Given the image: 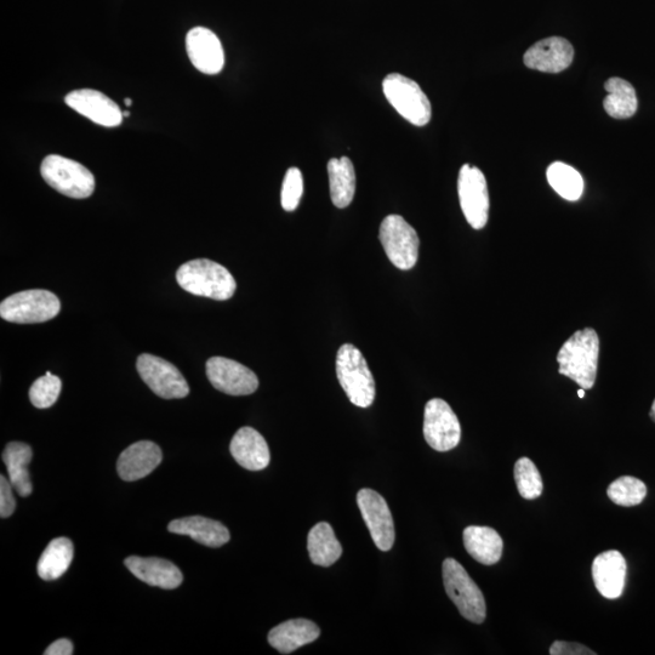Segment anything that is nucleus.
<instances>
[{
	"label": "nucleus",
	"mask_w": 655,
	"mask_h": 655,
	"mask_svg": "<svg viewBox=\"0 0 655 655\" xmlns=\"http://www.w3.org/2000/svg\"><path fill=\"white\" fill-rule=\"evenodd\" d=\"M600 357V338L595 329L585 328L575 332L557 355L558 373L572 379L584 390L595 385Z\"/></svg>",
	"instance_id": "obj_1"
},
{
	"label": "nucleus",
	"mask_w": 655,
	"mask_h": 655,
	"mask_svg": "<svg viewBox=\"0 0 655 655\" xmlns=\"http://www.w3.org/2000/svg\"><path fill=\"white\" fill-rule=\"evenodd\" d=\"M176 281L190 294L219 301L231 299L237 289L231 272L208 259L186 262L176 272Z\"/></svg>",
	"instance_id": "obj_2"
},
{
	"label": "nucleus",
	"mask_w": 655,
	"mask_h": 655,
	"mask_svg": "<svg viewBox=\"0 0 655 655\" xmlns=\"http://www.w3.org/2000/svg\"><path fill=\"white\" fill-rule=\"evenodd\" d=\"M336 375L338 380L356 407L368 408L375 401V380L368 367L366 358L356 346L345 344L336 355Z\"/></svg>",
	"instance_id": "obj_3"
},
{
	"label": "nucleus",
	"mask_w": 655,
	"mask_h": 655,
	"mask_svg": "<svg viewBox=\"0 0 655 655\" xmlns=\"http://www.w3.org/2000/svg\"><path fill=\"white\" fill-rule=\"evenodd\" d=\"M444 589L459 612L471 623L482 624L487 617L486 600L469 573L454 558L442 565Z\"/></svg>",
	"instance_id": "obj_4"
},
{
	"label": "nucleus",
	"mask_w": 655,
	"mask_h": 655,
	"mask_svg": "<svg viewBox=\"0 0 655 655\" xmlns=\"http://www.w3.org/2000/svg\"><path fill=\"white\" fill-rule=\"evenodd\" d=\"M42 178L61 195L84 199L93 195L95 178L83 164L59 155L44 158L41 167Z\"/></svg>",
	"instance_id": "obj_5"
},
{
	"label": "nucleus",
	"mask_w": 655,
	"mask_h": 655,
	"mask_svg": "<svg viewBox=\"0 0 655 655\" xmlns=\"http://www.w3.org/2000/svg\"><path fill=\"white\" fill-rule=\"evenodd\" d=\"M60 310L58 296L43 289L16 293L0 304L3 320L17 324L48 322L58 316Z\"/></svg>",
	"instance_id": "obj_6"
},
{
	"label": "nucleus",
	"mask_w": 655,
	"mask_h": 655,
	"mask_svg": "<svg viewBox=\"0 0 655 655\" xmlns=\"http://www.w3.org/2000/svg\"><path fill=\"white\" fill-rule=\"evenodd\" d=\"M383 90L390 105L409 123L417 127L429 124L432 116L430 100L413 79L391 73L384 79Z\"/></svg>",
	"instance_id": "obj_7"
},
{
	"label": "nucleus",
	"mask_w": 655,
	"mask_h": 655,
	"mask_svg": "<svg viewBox=\"0 0 655 655\" xmlns=\"http://www.w3.org/2000/svg\"><path fill=\"white\" fill-rule=\"evenodd\" d=\"M379 239L387 258L397 269L408 271L417 265L419 236L402 216H386L380 225Z\"/></svg>",
	"instance_id": "obj_8"
},
{
	"label": "nucleus",
	"mask_w": 655,
	"mask_h": 655,
	"mask_svg": "<svg viewBox=\"0 0 655 655\" xmlns=\"http://www.w3.org/2000/svg\"><path fill=\"white\" fill-rule=\"evenodd\" d=\"M458 195L461 210L472 229L482 230L489 218V192L486 176L477 167L465 164L460 169Z\"/></svg>",
	"instance_id": "obj_9"
},
{
	"label": "nucleus",
	"mask_w": 655,
	"mask_h": 655,
	"mask_svg": "<svg viewBox=\"0 0 655 655\" xmlns=\"http://www.w3.org/2000/svg\"><path fill=\"white\" fill-rule=\"evenodd\" d=\"M136 368L144 383L164 400H179L190 393V386L180 370L161 357L144 353L138 358Z\"/></svg>",
	"instance_id": "obj_10"
},
{
	"label": "nucleus",
	"mask_w": 655,
	"mask_h": 655,
	"mask_svg": "<svg viewBox=\"0 0 655 655\" xmlns=\"http://www.w3.org/2000/svg\"><path fill=\"white\" fill-rule=\"evenodd\" d=\"M424 437L437 452L452 451L461 440V426L457 415L446 401L434 398L426 403Z\"/></svg>",
	"instance_id": "obj_11"
},
{
	"label": "nucleus",
	"mask_w": 655,
	"mask_h": 655,
	"mask_svg": "<svg viewBox=\"0 0 655 655\" xmlns=\"http://www.w3.org/2000/svg\"><path fill=\"white\" fill-rule=\"evenodd\" d=\"M357 503L374 544L381 551H390L395 544L396 534L386 500L373 489H362L357 494Z\"/></svg>",
	"instance_id": "obj_12"
},
{
	"label": "nucleus",
	"mask_w": 655,
	"mask_h": 655,
	"mask_svg": "<svg viewBox=\"0 0 655 655\" xmlns=\"http://www.w3.org/2000/svg\"><path fill=\"white\" fill-rule=\"evenodd\" d=\"M207 377L216 390L230 396L252 395L259 387V379L253 370L225 357L210 358Z\"/></svg>",
	"instance_id": "obj_13"
},
{
	"label": "nucleus",
	"mask_w": 655,
	"mask_h": 655,
	"mask_svg": "<svg viewBox=\"0 0 655 655\" xmlns=\"http://www.w3.org/2000/svg\"><path fill=\"white\" fill-rule=\"evenodd\" d=\"M66 105L89 121L101 127L115 128L123 122V112L115 101L98 90L71 91L65 98Z\"/></svg>",
	"instance_id": "obj_14"
},
{
	"label": "nucleus",
	"mask_w": 655,
	"mask_h": 655,
	"mask_svg": "<svg viewBox=\"0 0 655 655\" xmlns=\"http://www.w3.org/2000/svg\"><path fill=\"white\" fill-rule=\"evenodd\" d=\"M574 48L562 37H550L532 45L524 54V65L531 70L560 73L573 64Z\"/></svg>",
	"instance_id": "obj_15"
},
{
	"label": "nucleus",
	"mask_w": 655,
	"mask_h": 655,
	"mask_svg": "<svg viewBox=\"0 0 655 655\" xmlns=\"http://www.w3.org/2000/svg\"><path fill=\"white\" fill-rule=\"evenodd\" d=\"M187 55L192 65L204 74H218L225 65L220 39L205 27H195L186 36Z\"/></svg>",
	"instance_id": "obj_16"
},
{
	"label": "nucleus",
	"mask_w": 655,
	"mask_h": 655,
	"mask_svg": "<svg viewBox=\"0 0 655 655\" xmlns=\"http://www.w3.org/2000/svg\"><path fill=\"white\" fill-rule=\"evenodd\" d=\"M163 460L161 448L151 441L131 444L118 459L117 470L123 481L135 482L155 471Z\"/></svg>",
	"instance_id": "obj_17"
},
{
	"label": "nucleus",
	"mask_w": 655,
	"mask_h": 655,
	"mask_svg": "<svg viewBox=\"0 0 655 655\" xmlns=\"http://www.w3.org/2000/svg\"><path fill=\"white\" fill-rule=\"evenodd\" d=\"M626 571L625 558L619 551L603 552L592 563V578L596 589L608 600H617L623 595Z\"/></svg>",
	"instance_id": "obj_18"
},
{
	"label": "nucleus",
	"mask_w": 655,
	"mask_h": 655,
	"mask_svg": "<svg viewBox=\"0 0 655 655\" xmlns=\"http://www.w3.org/2000/svg\"><path fill=\"white\" fill-rule=\"evenodd\" d=\"M124 563L141 582L164 590L179 588L184 580L180 569L163 558L131 556Z\"/></svg>",
	"instance_id": "obj_19"
},
{
	"label": "nucleus",
	"mask_w": 655,
	"mask_h": 655,
	"mask_svg": "<svg viewBox=\"0 0 655 655\" xmlns=\"http://www.w3.org/2000/svg\"><path fill=\"white\" fill-rule=\"evenodd\" d=\"M230 451L233 459L249 471H261L270 465L269 444L253 427H242L233 436Z\"/></svg>",
	"instance_id": "obj_20"
},
{
	"label": "nucleus",
	"mask_w": 655,
	"mask_h": 655,
	"mask_svg": "<svg viewBox=\"0 0 655 655\" xmlns=\"http://www.w3.org/2000/svg\"><path fill=\"white\" fill-rule=\"evenodd\" d=\"M170 533L187 535L208 548H220L229 543L231 535L224 524L202 516L179 518L169 523Z\"/></svg>",
	"instance_id": "obj_21"
},
{
	"label": "nucleus",
	"mask_w": 655,
	"mask_h": 655,
	"mask_svg": "<svg viewBox=\"0 0 655 655\" xmlns=\"http://www.w3.org/2000/svg\"><path fill=\"white\" fill-rule=\"evenodd\" d=\"M320 635V628L311 620L292 619L270 631L269 643L279 653L290 654L315 642Z\"/></svg>",
	"instance_id": "obj_22"
},
{
	"label": "nucleus",
	"mask_w": 655,
	"mask_h": 655,
	"mask_svg": "<svg viewBox=\"0 0 655 655\" xmlns=\"http://www.w3.org/2000/svg\"><path fill=\"white\" fill-rule=\"evenodd\" d=\"M464 545L469 555L484 566H493L503 555L504 541L497 531L489 527H467Z\"/></svg>",
	"instance_id": "obj_23"
},
{
	"label": "nucleus",
	"mask_w": 655,
	"mask_h": 655,
	"mask_svg": "<svg viewBox=\"0 0 655 655\" xmlns=\"http://www.w3.org/2000/svg\"><path fill=\"white\" fill-rule=\"evenodd\" d=\"M32 458V448L26 443L11 442L3 452V461L7 466L11 486L22 498L30 497L33 492L30 472H28V465Z\"/></svg>",
	"instance_id": "obj_24"
},
{
	"label": "nucleus",
	"mask_w": 655,
	"mask_h": 655,
	"mask_svg": "<svg viewBox=\"0 0 655 655\" xmlns=\"http://www.w3.org/2000/svg\"><path fill=\"white\" fill-rule=\"evenodd\" d=\"M330 197L336 208L349 207L356 193L355 167L350 158L330 159L328 163Z\"/></svg>",
	"instance_id": "obj_25"
},
{
	"label": "nucleus",
	"mask_w": 655,
	"mask_h": 655,
	"mask_svg": "<svg viewBox=\"0 0 655 655\" xmlns=\"http://www.w3.org/2000/svg\"><path fill=\"white\" fill-rule=\"evenodd\" d=\"M307 549L313 565L333 566L343 555V548L336 539L332 526L327 522L316 524L307 538Z\"/></svg>",
	"instance_id": "obj_26"
},
{
	"label": "nucleus",
	"mask_w": 655,
	"mask_h": 655,
	"mask_svg": "<svg viewBox=\"0 0 655 655\" xmlns=\"http://www.w3.org/2000/svg\"><path fill=\"white\" fill-rule=\"evenodd\" d=\"M74 557L73 544L70 539L58 538L50 541L47 549L39 558L37 572L45 582L59 579L70 568Z\"/></svg>",
	"instance_id": "obj_27"
},
{
	"label": "nucleus",
	"mask_w": 655,
	"mask_h": 655,
	"mask_svg": "<svg viewBox=\"0 0 655 655\" xmlns=\"http://www.w3.org/2000/svg\"><path fill=\"white\" fill-rule=\"evenodd\" d=\"M605 89L608 95L603 100V108L608 116L626 119L635 115L639 100L635 88L628 81L618 77L608 79Z\"/></svg>",
	"instance_id": "obj_28"
},
{
	"label": "nucleus",
	"mask_w": 655,
	"mask_h": 655,
	"mask_svg": "<svg viewBox=\"0 0 655 655\" xmlns=\"http://www.w3.org/2000/svg\"><path fill=\"white\" fill-rule=\"evenodd\" d=\"M546 178L552 189L569 202L578 201L583 196V176L571 165L562 162L552 163L546 172Z\"/></svg>",
	"instance_id": "obj_29"
},
{
	"label": "nucleus",
	"mask_w": 655,
	"mask_h": 655,
	"mask_svg": "<svg viewBox=\"0 0 655 655\" xmlns=\"http://www.w3.org/2000/svg\"><path fill=\"white\" fill-rule=\"evenodd\" d=\"M607 494L614 504L630 508L642 503L647 495V487L639 478L624 476L608 487Z\"/></svg>",
	"instance_id": "obj_30"
},
{
	"label": "nucleus",
	"mask_w": 655,
	"mask_h": 655,
	"mask_svg": "<svg viewBox=\"0 0 655 655\" xmlns=\"http://www.w3.org/2000/svg\"><path fill=\"white\" fill-rule=\"evenodd\" d=\"M515 481L518 493L523 499L533 500L540 497L544 491L543 478L533 461L528 458L517 460L515 465Z\"/></svg>",
	"instance_id": "obj_31"
},
{
	"label": "nucleus",
	"mask_w": 655,
	"mask_h": 655,
	"mask_svg": "<svg viewBox=\"0 0 655 655\" xmlns=\"http://www.w3.org/2000/svg\"><path fill=\"white\" fill-rule=\"evenodd\" d=\"M61 389L62 383L60 378L47 372L44 377L34 381L31 386V403L38 409L50 408L51 406H54L56 401H58Z\"/></svg>",
	"instance_id": "obj_32"
},
{
	"label": "nucleus",
	"mask_w": 655,
	"mask_h": 655,
	"mask_svg": "<svg viewBox=\"0 0 655 655\" xmlns=\"http://www.w3.org/2000/svg\"><path fill=\"white\" fill-rule=\"evenodd\" d=\"M304 193V178L300 169L290 168L284 176L281 203L286 212H294L299 207L300 199Z\"/></svg>",
	"instance_id": "obj_33"
},
{
	"label": "nucleus",
	"mask_w": 655,
	"mask_h": 655,
	"mask_svg": "<svg viewBox=\"0 0 655 655\" xmlns=\"http://www.w3.org/2000/svg\"><path fill=\"white\" fill-rule=\"evenodd\" d=\"M13 486L9 478L0 476V516L8 518L14 514L16 509V500L14 498Z\"/></svg>",
	"instance_id": "obj_34"
},
{
	"label": "nucleus",
	"mask_w": 655,
	"mask_h": 655,
	"mask_svg": "<svg viewBox=\"0 0 655 655\" xmlns=\"http://www.w3.org/2000/svg\"><path fill=\"white\" fill-rule=\"evenodd\" d=\"M551 655H595L589 647L575 642L556 641L550 648Z\"/></svg>",
	"instance_id": "obj_35"
},
{
	"label": "nucleus",
	"mask_w": 655,
	"mask_h": 655,
	"mask_svg": "<svg viewBox=\"0 0 655 655\" xmlns=\"http://www.w3.org/2000/svg\"><path fill=\"white\" fill-rule=\"evenodd\" d=\"M73 645L70 640L61 639L51 643L47 648V651L44 652L45 655H72L73 654Z\"/></svg>",
	"instance_id": "obj_36"
},
{
	"label": "nucleus",
	"mask_w": 655,
	"mask_h": 655,
	"mask_svg": "<svg viewBox=\"0 0 655 655\" xmlns=\"http://www.w3.org/2000/svg\"><path fill=\"white\" fill-rule=\"evenodd\" d=\"M649 415H651V418H652V420H653L654 423H655V400H654V402H653V404H652L651 413H649Z\"/></svg>",
	"instance_id": "obj_37"
},
{
	"label": "nucleus",
	"mask_w": 655,
	"mask_h": 655,
	"mask_svg": "<svg viewBox=\"0 0 655 655\" xmlns=\"http://www.w3.org/2000/svg\"><path fill=\"white\" fill-rule=\"evenodd\" d=\"M578 395H579L580 398H584V396H585V390H584V389L579 390V391H578Z\"/></svg>",
	"instance_id": "obj_38"
},
{
	"label": "nucleus",
	"mask_w": 655,
	"mask_h": 655,
	"mask_svg": "<svg viewBox=\"0 0 655 655\" xmlns=\"http://www.w3.org/2000/svg\"><path fill=\"white\" fill-rule=\"evenodd\" d=\"M125 105H127V106L133 105V101H131L130 99H127V100H125Z\"/></svg>",
	"instance_id": "obj_39"
},
{
	"label": "nucleus",
	"mask_w": 655,
	"mask_h": 655,
	"mask_svg": "<svg viewBox=\"0 0 655 655\" xmlns=\"http://www.w3.org/2000/svg\"><path fill=\"white\" fill-rule=\"evenodd\" d=\"M123 117H129V112H128V111H124V112H123Z\"/></svg>",
	"instance_id": "obj_40"
}]
</instances>
